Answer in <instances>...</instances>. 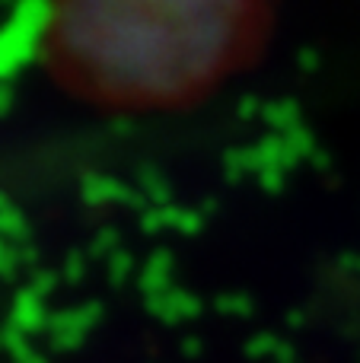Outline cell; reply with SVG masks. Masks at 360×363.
<instances>
[{"label": "cell", "instance_id": "obj_1", "mask_svg": "<svg viewBox=\"0 0 360 363\" xmlns=\"http://www.w3.org/2000/svg\"><path fill=\"white\" fill-rule=\"evenodd\" d=\"M271 23L274 0H45L42 61L83 102L166 112L252 67Z\"/></svg>", "mask_w": 360, "mask_h": 363}]
</instances>
